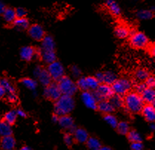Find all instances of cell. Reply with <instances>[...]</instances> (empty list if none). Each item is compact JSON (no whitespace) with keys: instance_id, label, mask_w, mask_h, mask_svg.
<instances>
[{"instance_id":"obj_1","label":"cell","mask_w":155,"mask_h":150,"mask_svg":"<svg viewBox=\"0 0 155 150\" xmlns=\"http://www.w3.org/2000/svg\"><path fill=\"white\" fill-rule=\"evenodd\" d=\"M144 101L140 94L128 92L124 98V105L126 109L131 113L140 112L144 106Z\"/></svg>"},{"instance_id":"obj_2","label":"cell","mask_w":155,"mask_h":150,"mask_svg":"<svg viewBox=\"0 0 155 150\" xmlns=\"http://www.w3.org/2000/svg\"><path fill=\"white\" fill-rule=\"evenodd\" d=\"M75 103L73 97L71 95H62L54 104V112L59 117L68 115L74 109Z\"/></svg>"},{"instance_id":"obj_3","label":"cell","mask_w":155,"mask_h":150,"mask_svg":"<svg viewBox=\"0 0 155 150\" xmlns=\"http://www.w3.org/2000/svg\"><path fill=\"white\" fill-rule=\"evenodd\" d=\"M58 85L62 92V95H67L73 96L74 94L77 92L78 87L77 84L74 83V82L70 77L64 75L58 80Z\"/></svg>"},{"instance_id":"obj_4","label":"cell","mask_w":155,"mask_h":150,"mask_svg":"<svg viewBox=\"0 0 155 150\" xmlns=\"http://www.w3.org/2000/svg\"><path fill=\"white\" fill-rule=\"evenodd\" d=\"M112 89H113L114 94L123 96L126 95L129 92L132 87V83L129 80L126 78H120L117 79L111 85Z\"/></svg>"},{"instance_id":"obj_5","label":"cell","mask_w":155,"mask_h":150,"mask_svg":"<svg viewBox=\"0 0 155 150\" xmlns=\"http://www.w3.org/2000/svg\"><path fill=\"white\" fill-rule=\"evenodd\" d=\"M130 43L135 48L142 49L146 48L148 45V39L143 32H131Z\"/></svg>"},{"instance_id":"obj_6","label":"cell","mask_w":155,"mask_h":150,"mask_svg":"<svg viewBox=\"0 0 155 150\" xmlns=\"http://www.w3.org/2000/svg\"><path fill=\"white\" fill-rule=\"evenodd\" d=\"M94 95L99 101L103 100H108L114 95L111 85L105 83H101L94 92Z\"/></svg>"},{"instance_id":"obj_7","label":"cell","mask_w":155,"mask_h":150,"mask_svg":"<svg viewBox=\"0 0 155 150\" xmlns=\"http://www.w3.org/2000/svg\"><path fill=\"white\" fill-rule=\"evenodd\" d=\"M47 70L53 80H59L61 77H63L64 74H65V69H64L63 65H62L61 62L57 60L49 64Z\"/></svg>"},{"instance_id":"obj_8","label":"cell","mask_w":155,"mask_h":150,"mask_svg":"<svg viewBox=\"0 0 155 150\" xmlns=\"http://www.w3.org/2000/svg\"><path fill=\"white\" fill-rule=\"evenodd\" d=\"M62 92L59 88L58 83H51L49 84L48 85L45 86V88L44 90L45 97L54 100V101L58 100L62 96Z\"/></svg>"},{"instance_id":"obj_9","label":"cell","mask_w":155,"mask_h":150,"mask_svg":"<svg viewBox=\"0 0 155 150\" xmlns=\"http://www.w3.org/2000/svg\"><path fill=\"white\" fill-rule=\"evenodd\" d=\"M34 75L38 79L39 83L45 86H47L49 84L51 83L52 78L50 74L46 69L42 68L40 66H37L34 69Z\"/></svg>"},{"instance_id":"obj_10","label":"cell","mask_w":155,"mask_h":150,"mask_svg":"<svg viewBox=\"0 0 155 150\" xmlns=\"http://www.w3.org/2000/svg\"><path fill=\"white\" fill-rule=\"evenodd\" d=\"M81 100L87 108L93 110L97 108L98 100H97L94 93H91L88 91H85L82 93Z\"/></svg>"},{"instance_id":"obj_11","label":"cell","mask_w":155,"mask_h":150,"mask_svg":"<svg viewBox=\"0 0 155 150\" xmlns=\"http://www.w3.org/2000/svg\"><path fill=\"white\" fill-rule=\"evenodd\" d=\"M28 34L35 40H42L45 37L43 28L38 24H34L28 28Z\"/></svg>"},{"instance_id":"obj_12","label":"cell","mask_w":155,"mask_h":150,"mask_svg":"<svg viewBox=\"0 0 155 150\" xmlns=\"http://www.w3.org/2000/svg\"><path fill=\"white\" fill-rule=\"evenodd\" d=\"M58 123L61 127L64 129L68 130L71 132H74L75 131L76 128L74 126V120L70 116H68V115H62V116L59 117Z\"/></svg>"},{"instance_id":"obj_13","label":"cell","mask_w":155,"mask_h":150,"mask_svg":"<svg viewBox=\"0 0 155 150\" xmlns=\"http://www.w3.org/2000/svg\"><path fill=\"white\" fill-rule=\"evenodd\" d=\"M37 52L32 46H24L20 50V57L25 61H31L37 56Z\"/></svg>"},{"instance_id":"obj_14","label":"cell","mask_w":155,"mask_h":150,"mask_svg":"<svg viewBox=\"0 0 155 150\" xmlns=\"http://www.w3.org/2000/svg\"><path fill=\"white\" fill-rule=\"evenodd\" d=\"M16 146V140L12 135L2 137L0 140V148L2 150L14 149Z\"/></svg>"},{"instance_id":"obj_15","label":"cell","mask_w":155,"mask_h":150,"mask_svg":"<svg viewBox=\"0 0 155 150\" xmlns=\"http://www.w3.org/2000/svg\"><path fill=\"white\" fill-rule=\"evenodd\" d=\"M74 141L80 143H86L89 138L88 134L85 129L82 128H76L74 132Z\"/></svg>"},{"instance_id":"obj_16","label":"cell","mask_w":155,"mask_h":150,"mask_svg":"<svg viewBox=\"0 0 155 150\" xmlns=\"http://www.w3.org/2000/svg\"><path fill=\"white\" fill-rule=\"evenodd\" d=\"M142 115L148 122L155 121V109L151 104L144 105L141 111Z\"/></svg>"},{"instance_id":"obj_17","label":"cell","mask_w":155,"mask_h":150,"mask_svg":"<svg viewBox=\"0 0 155 150\" xmlns=\"http://www.w3.org/2000/svg\"><path fill=\"white\" fill-rule=\"evenodd\" d=\"M97 108L104 114H111L115 109L109 100H103L98 102Z\"/></svg>"},{"instance_id":"obj_18","label":"cell","mask_w":155,"mask_h":150,"mask_svg":"<svg viewBox=\"0 0 155 150\" xmlns=\"http://www.w3.org/2000/svg\"><path fill=\"white\" fill-rule=\"evenodd\" d=\"M55 49V42L51 36H45L42 39L40 51H54Z\"/></svg>"},{"instance_id":"obj_19","label":"cell","mask_w":155,"mask_h":150,"mask_svg":"<svg viewBox=\"0 0 155 150\" xmlns=\"http://www.w3.org/2000/svg\"><path fill=\"white\" fill-rule=\"evenodd\" d=\"M142 98H143L144 103L148 104H151L155 100V91L154 88H146L140 94Z\"/></svg>"},{"instance_id":"obj_20","label":"cell","mask_w":155,"mask_h":150,"mask_svg":"<svg viewBox=\"0 0 155 150\" xmlns=\"http://www.w3.org/2000/svg\"><path fill=\"white\" fill-rule=\"evenodd\" d=\"M39 54L43 62L47 64H51L57 60L55 51H40Z\"/></svg>"},{"instance_id":"obj_21","label":"cell","mask_w":155,"mask_h":150,"mask_svg":"<svg viewBox=\"0 0 155 150\" xmlns=\"http://www.w3.org/2000/svg\"><path fill=\"white\" fill-rule=\"evenodd\" d=\"M105 6L110 11V13L114 16H119L121 14V9H120V5L115 0H106Z\"/></svg>"},{"instance_id":"obj_22","label":"cell","mask_w":155,"mask_h":150,"mask_svg":"<svg viewBox=\"0 0 155 150\" xmlns=\"http://www.w3.org/2000/svg\"><path fill=\"white\" fill-rule=\"evenodd\" d=\"M3 19L8 23H13L16 19V10L13 9L11 8H6L5 11L2 14Z\"/></svg>"},{"instance_id":"obj_23","label":"cell","mask_w":155,"mask_h":150,"mask_svg":"<svg viewBox=\"0 0 155 150\" xmlns=\"http://www.w3.org/2000/svg\"><path fill=\"white\" fill-rule=\"evenodd\" d=\"M13 24L14 27L19 30H25L30 27L29 21L26 17L16 18Z\"/></svg>"},{"instance_id":"obj_24","label":"cell","mask_w":155,"mask_h":150,"mask_svg":"<svg viewBox=\"0 0 155 150\" xmlns=\"http://www.w3.org/2000/svg\"><path fill=\"white\" fill-rule=\"evenodd\" d=\"M114 34L120 39H126L130 35L131 31L125 25H119L115 28Z\"/></svg>"},{"instance_id":"obj_25","label":"cell","mask_w":155,"mask_h":150,"mask_svg":"<svg viewBox=\"0 0 155 150\" xmlns=\"http://www.w3.org/2000/svg\"><path fill=\"white\" fill-rule=\"evenodd\" d=\"M12 135L11 125L5 121L4 120L0 121V136L5 137Z\"/></svg>"},{"instance_id":"obj_26","label":"cell","mask_w":155,"mask_h":150,"mask_svg":"<svg viewBox=\"0 0 155 150\" xmlns=\"http://www.w3.org/2000/svg\"><path fill=\"white\" fill-rule=\"evenodd\" d=\"M122 97L123 96L114 94L111 98H110V102L113 105V106L114 107V108H120L124 105V99L122 98Z\"/></svg>"},{"instance_id":"obj_27","label":"cell","mask_w":155,"mask_h":150,"mask_svg":"<svg viewBox=\"0 0 155 150\" xmlns=\"http://www.w3.org/2000/svg\"><path fill=\"white\" fill-rule=\"evenodd\" d=\"M86 145L90 150H99L102 147L100 141L96 138L90 137L86 142Z\"/></svg>"},{"instance_id":"obj_28","label":"cell","mask_w":155,"mask_h":150,"mask_svg":"<svg viewBox=\"0 0 155 150\" xmlns=\"http://www.w3.org/2000/svg\"><path fill=\"white\" fill-rule=\"evenodd\" d=\"M135 78L138 80V81L143 82L146 81L147 78L149 77V73L147 70L144 68H139L135 72L134 74Z\"/></svg>"},{"instance_id":"obj_29","label":"cell","mask_w":155,"mask_h":150,"mask_svg":"<svg viewBox=\"0 0 155 150\" xmlns=\"http://www.w3.org/2000/svg\"><path fill=\"white\" fill-rule=\"evenodd\" d=\"M117 80V78L116 74L114 73L113 72L108 71V72H105V73H104L103 83L111 85Z\"/></svg>"},{"instance_id":"obj_30","label":"cell","mask_w":155,"mask_h":150,"mask_svg":"<svg viewBox=\"0 0 155 150\" xmlns=\"http://www.w3.org/2000/svg\"><path fill=\"white\" fill-rule=\"evenodd\" d=\"M17 114L16 111L15 110H11L8 111L4 115V120L11 125H14L16 122V118H17Z\"/></svg>"},{"instance_id":"obj_31","label":"cell","mask_w":155,"mask_h":150,"mask_svg":"<svg viewBox=\"0 0 155 150\" xmlns=\"http://www.w3.org/2000/svg\"><path fill=\"white\" fill-rule=\"evenodd\" d=\"M153 16H154V14L151 10V11L150 10H140L137 13V16L138 19H141V20H148V19H151Z\"/></svg>"},{"instance_id":"obj_32","label":"cell","mask_w":155,"mask_h":150,"mask_svg":"<svg viewBox=\"0 0 155 150\" xmlns=\"http://www.w3.org/2000/svg\"><path fill=\"white\" fill-rule=\"evenodd\" d=\"M22 84L25 87H26L28 89L31 91H36V88L37 87V83L36 80L31 78H24L22 80Z\"/></svg>"},{"instance_id":"obj_33","label":"cell","mask_w":155,"mask_h":150,"mask_svg":"<svg viewBox=\"0 0 155 150\" xmlns=\"http://www.w3.org/2000/svg\"><path fill=\"white\" fill-rule=\"evenodd\" d=\"M117 130L118 133L123 135H127L130 131V127L128 123L126 121H121L118 123L117 126Z\"/></svg>"},{"instance_id":"obj_34","label":"cell","mask_w":155,"mask_h":150,"mask_svg":"<svg viewBox=\"0 0 155 150\" xmlns=\"http://www.w3.org/2000/svg\"><path fill=\"white\" fill-rule=\"evenodd\" d=\"M0 85L3 87L6 91L7 93H11V92H16L14 86L13 84L6 78L0 79Z\"/></svg>"},{"instance_id":"obj_35","label":"cell","mask_w":155,"mask_h":150,"mask_svg":"<svg viewBox=\"0 0 155 150\" xmlns=\"http://www.w3.org/2000/svg\"><path fill=\"white\" fill-rule=\"evenodd\" d=\"M128 140L131 143L142 142V138L140 135L135 130H130L129 132L127 134Z\"/></svg>"},{"instance_id":"obj_36","label":"cell","mask_w":155,"mask_h":150,"mask_svg":"<svg viewBox=\"0 0 155 150\" xmlns=\"http://www.w3.org/2000/svg\"><path fill=\"white\" fill-rule=\"evenodd\" d=\"M87 85H88V90L95 91L100 85V83L97 80L95 77H86Z\"/></svg>"},{"instance_id":"obj_37","label":"cell","mask_w":155,"mask_h":150,"mask_svg":"<svg viewBox=\"0 0 155 150\" xmlns=\"http://www.w3.org/2000/svg\"><path fill=\"white\" fill-rule=\"evenodd\" d=\"M104 120L105 121L108 123L109 126H111V127L116 128L118 124L117 119L116 117L114 115H113L112 114H106L104 117Z\"/></svg>"},{"instance_id":"obj_38","label":"cell","mask_w":155,"mask_h":150,"mask_svg":"<svg viewBox=\"0 0 155 150\" xmlns=\"http://www.w3.org/2000/svg\"><path fill=\"white\" fill-rule=\"evenodd\" d=\"M77 85L80 89H81L85 92V91H88V85H87L86 77H80L78 79L77 82Z\"/></svg>"},{"instance_id":"obj_39","label":"cell","mask_w":155,"mask_h":150,"mask_svg":"<svg viewBox=\"0 0 155 150\" xmlns=\"http://www.w3.org/2000/svg\"><path fill=\"white\" fill-rule=\"evenodd\" d=\"M63 140L65 145H66L68 147H72V146H73L74 143V136H72V135L71 134V133H66V134L64 135Z\"/></svg>"},{"instance_id":"obj_40","label":"cell","mask_w":155,"mask_h":150,"mask_svg":"<svg viewBox=\"0 0 155 150\" xmlns=\"http://www.w3.org/2000/svg\"><path fill=\"white\" fill-rule=\"evenodd\" d=\"M146 86L148 88H155V77L154 76H149L148 77L147 80L145 81Z\"/></svg>"},{"instance_id":"obj_41","label":"cell","mask_w":155,"mask_h":150,"mask_svg":"<svg viewBox=\"0 0 155 150\" xmlns=\"http://www.w3.org/2000/svg\"><path fill=\"white\" fill-rule=\"evenodd\" d=\"M146 88H147V86H146V83H142V82H140V83H136L134 85L135 91H136L137 93L140 94V95L142 92L146 89Z\"/></svg>"},{"instance_id":"obj_42","label":"cell","mask_w":155,"mask_h":150,"mask_svg":"<svg viewBox=\"0 0 155 150\" xmlns=\"http://www.w3.org/2000/svg\"><path fill=\"white\" fill-rule=\"evenodd\" d=\"M28 12L26 11V9L23 8H18L16 9V17L17 18H23L26 17Z\"/></svg>"},{"instance_id":"obj_43","label":"cell","mask_w":155,"mask_h":150,"mask_svg":"<svg viewBox=\"0 0 155 150\" xmlns=\"http://www.w3.org/2000/svg\"><path fill=\"white\" fill-rule=\"evenodd\" d=\"M71 73L74 77H80L81 75V70L77 65H72V67L71 68Z\"/></svg>"},{"instance_id":"obj_44","label":"cell","mask_w":155,"mask_h":150,"mask_svg":"<svg viewBox=\"0 0 155 150\" xmlns=\"http://www.w3.org/2000/svg\"><path fill=\"white\" fill-rule=\"evenodd\" d=\"M8 100L10 103H16L18 100V97L16 95V92H11V93H8Z\"/></svg>"},{"instance_id":"obj_45","label":"cell","mask_w":155,"mask_h":150,"mask_svg":"<svg viewBox=\"0 0 155 150\" xmlns=\"http://www.w3.org/2000/svg\"><path fill=\"white\" fill-rule=\"evenodd\" d=\"M131 150H143V146L142 142L131 143Z\"/></svg>"},{"instance_id":"obj_46","label":"cell","mask_w":155,"mask_h":150,"mask_svg":"<svg viewBox=\"0 0 155 150\" xmlns=\"http://www.w3.org/2000/svg\"><path fill=\"white\" fill-rule=\"evenodd\" d=\"M96 79L99 81L100 83H103V80H104V73L103 72H97L95 75Z\"/></svg>"},{"instance_id":"obj_47","label":"cell","mask_w":155,"mask_h":150,"mask_svg":"<svg viewBox=\"0 0 155 150\" xmlns=\"http://www.w3.org/2000/svg\"><path fill=\"white\" fill-rule=\"evenodd\" d=\"M16 114H17L18 116L20 117V118H25V117L27 116V115H26L25 112L23 111L22 109L16 110Z\"/></svg>"},{"instance_id":"obj_48","label":"cell","mask_w":155,"mask_h":150,"mask_svg":"<svg viewBox=\"0 0 155 150\" xmlns=\"http://www.w3.org/2000/svg\"><path fill=\"white\" fill-rule=\"evenodd\" d=\"M6 93H7V92H6L5 89L0 85V99L4 98V97L5 96Z\"/></svg>"},{"instance_id":"obj_49","label":"cell","mask_w":155,"mask_h":150,"mask_svg":"<svg viewBox=\"0 0 155 150\" xmlns=\"http://www.w3.org/2000/svg\"><path fill=\"white\" fill-rule=\"evenodd\" d=\"M149 54H151L152 57H155V43L149 48Z\"/></svg>"},{"instance_id":"obj_50","label":"cell","mask_w":155,"mask_h":150,"mask_svg":"<svg viewBox=\"0 0 155 150\" xmlns=\"http://www.w3.org/2000/svg\"><path fill=\"white\" fill-rule=\"evenodd\" d=\"M6 9V7H5V5L4 4V3L2 2L0 0V14H2L3 12L5 11V10Z\"/></svg>"},{"instance_id":"obj_51","label":"cell","mask_w":155,"mask_h":150,"mask_svg":"<svg viewBox=\"0 0 155 150\" xmlns=\"http://www.w3.org/2000/svg\"><path fill=\"white\" fill-rule=\"evenodd\" d=\"M59 116L58 115H57V114H54V115L52 116V120L54 122H59Z\"/></svg>"},{"instance_id":"obj_52","label":"cell","mask_w":155,"mask_h":150,"mask_svg":"<svg viewBox=\"0 0 155 150\" xmlns=\"http://www.w3.org/2000/svg\"><path fill=\"white\" fill-rule=\"evenodd\" d=\"M99 150H112V149L109 146H102Z\"/></svg>"},{"instance_id":"obj_53","label":"cell","mask_w":155,"mask_h":150,"mask_svg":"<svg viewBox=\"0 0 155 150\" xmlns=\"http://www.w3.org/2000/svg\"><path fill=\"white\" fill-rule=\"evenodd\" d=\"M150 129H151V131H155V124L154 123H151V124L150 125Z\"/></svg>"},{"instance_id":"obj_54","label":"cell","mask_w":155,"mask_h":150,"mask_svg":"<svg viewBox=\"0 0 155 150\" xmlns=\"http://www.w3.org/2000/svg\"><path fill=\"white\" fill-rule=\"evenodd\" d=\"M20 150H31V149L30 147H28V146H22V148H21Z\"/></svg>"},{"instance_id":"obj_55","label":"cell","mask_w":155,"mask_h":150,"mask_svg":"<svg viewBox=\"0 0 155 150\" xmlns=\"http://www.w3.org/2000/svg\"><path fill=\"white\" fill-rule=\"evenodd\" d=\"M151 105H152V106L154 107V109H155V100H154V102H153L152 103H151Z\"/></svg>"},{"instance_id":"obj_56","label":"cell","mask_w":155,"mask_h":150,"mask_svg":"<svg viewBox=\"0 0 155 150\" xmlns=\"http://www.w3.org/2000/svg\"><path fill=\"white\" fill-rule=\"evenodd\" d=\"M151 11H152L153 12H155V6H154V7L151 8Z\"/></svg>"},{"instance_id":"obj_57","label":"cell","mask_w":155,"mask_h":150,"mask_svg":"<svg viewBox=\"0 0 155 150\" xmlns=\"http://www.w3.org/2000/svg\"><path fill=\"white\" fill-rule=\"evenodd\" d=\"M154 91H155V88H154Z\"/></svg>"},{"instance_id":"obj_58","label":"cell","mask_w":155,"mask_h":150,"mask_svg":"<svg viewBox=\"0 0 155 150\" xmlns=\"http://www.w3.org/2000/svg\"><path fill=\"white\" fill-rule=\"evenodd\" d=\"M11 150H14V149H11Z\"/></svg>"},{"instance_id":"obj_59","label":"cell","mask_w":155,"mask_h":150,"mask_svg":"<svg viewBox=\"0 0 155 150\" xmlns=\"http://www.w3.org/2000/svg\"><path fill=\"white\" fill-rule=\"evenodd\" d=\"M154 15H155V14H154Z\"/></svg>"}]
</instances>
